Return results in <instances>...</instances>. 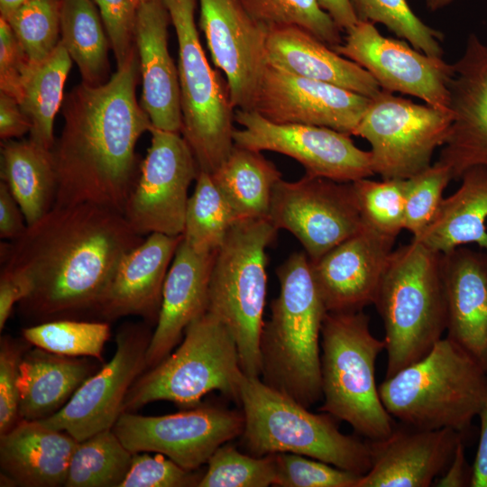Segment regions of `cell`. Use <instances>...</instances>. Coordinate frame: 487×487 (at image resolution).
Here are the masks:
<instances>
[{
  "label": "cell",
  "instance_id": "obj_36",
  "mask_svg": "<svg viewBox=\"0 0 487 487\" xmlns=\"http://www.w3.org/2000/svg\"><path fill=\"white\" fill-rule=\"evenodd\" d=\"M235 222L211 174L199 170L187 205L181 234L184 241L197 252H216Z\"/></svg>",
  "mask_w": 487,
  "mask_h": 487
},
{
  "label": "cell",
  "instance_id": "obj_15",
  "mask_svg": "<svg viewBox=\"0 0 487 487\" xmlns=\"http://www.w3.org/2000/svg\"><path fill=\"white\" fill-rule=\"evenodd\" d=\"M244 425L242 412L201 406L164 416L124 411L112 429L133 454L160 453L187 470H197L220 446L240 436Z\"/></svg>",
  "mask_w": 487,
  "mask_h": 487
},
{
  "label": "cell",
  "instance_id": "obj_37",
  "mask_svg": "<svg viewBox=\"0 0 487 487\" xmlns=\"http://www.w3.org/2000/svg\"><path fill=\"white\" fill-rule=\"evenodd\" d=\"M247 13L267 30L298 26L332 47L342 43L343 32L317 0H240Z\"/></svg>",
  "mask_w": 487,
  "mask_h": 487
},
{
  "label": "cell",
  "instance_id": "obj_38",
  "mask_svg": "<svg viewBox=\"0 0 487 487\" xmlns=\"http://www.w3.org/2000/svg\"><path fill=\"white\" fill-rule=\"evenodd\" d=\"M23 335L27 342L44 351L101 361L110 327L106 322L53 319L24 328Z\"/></svg>",
  "mask_w": 487,
  "mask_h": 487
},
{
  "label": "cell",
  "instance_id": "obj_54",
  "mask_svg": "<svg viewBox=\"0 0 487 487\" xmlns=\"http://www.w3.org/2000/svg\"><path fill=\"white\" fill-rule=\"evenodd\" d=\"M317 1L342 31H348L358 23L351 0Z\"/></svg>",
  "mask_w": 487,
  "mask_h": 487
},
{
  "label": "cell",
  "instance_id": "obj_9",
  "mask_svg": "<svg viewBox=\"0 0 487 487\" xmlns=\"http://www.w3.org/2000/svg\"><path fill=\"white\" fill-rule=\"evenodd\" d=\"M244 374L234 336L218 318L206 312L187 326L174 353L133 382L124 411L133 412L157 400L194 407L213 391L239 403Z\"/></svg>",
  "mask_w": 487,
  "mask_h": 487
},
{
  "label": "cell",
  "instance_id": "obj_11",
  "mask_svg": "<svg viewBox=\"0 0 487 487\" xmlns=\"http://www.w3.org/2000/svg\"><path fill=\"white\" fill-rule=\"evenodd\" d=\"M453 121L450 109L381 90L370 99L353 135L371 145L372 170L381 179H409L430 167Z\"/></svg>",
  "mask_w": 487,
  "mask_h": 487
},
{
  "label": "cell",
  "instance_id": "obj_49",
  "mask_svg": "<svg viewBox=\"0 0 487 487\" xmlns=\"http://www.w3.org/2000/svg\"><path fill=\"white\" fill-rule=\"evenodd\" d=\"M24 215L7 185L0 182V237L14 241L26 230Z\"/></svg>",
  "mask_w": 487,
  "mask_h": 487
},
{
  "label": "cell",
  "instance_id": "obj_45",
  "mask_svg": "<svg viewBox=\"0 0 487 487\" xmlns=\"http://www.w3.org/2000/svg\"><path fill=\"white\" fill-rule=\"evenodd\" d=\"M202 473L187 470L157 453L133 454L129 471L120 487H189L198 486Z\"/></svg>",
  "mask_w": 487,
  "mask_h": 487
},
{
  "label": "cell",
  "instance_id": "obj_24",
  "mask_svg": "<svg viewBox=\"0 0 487 487\" xmlns=\"http://www.w3.org/2000/svg\"><path fill=\"white\" fill-rule=\"evenodd\" d=\"M170 22L162 0L140 3L135 41L142 84L141 106L153 127L181 133L179 72L168 49Z\"/></svg>",
  "mask_w": 487,
  "mask_h": 487
},
{
  "label": "cell",
  "instance_id": "obj_17",
  "mask_svg": "<svg viewBox=\"0 0 487 487\" xmlns=\"http://www.w3.org/2000/svg\"><path fill=\"white\" fill-rule=\"evenodd\" d=\"M341 44L332 49L366 69L382 90L416 96L426 104L449 109L452 64L385 37L373 23L358 21Z\"/></svg>",
  "mask_w": 487,
  "mask_h": 487
},
{
  "label": "cell",
  "instance_id": "obj_4",
  "mask_svg": "<svg viewBox=\"0 0 487 487\" xmlns=\"http://www.w3.org/2000/svg\"><path fill=\"white\" fill-rule=\"evenodd\" d=\"M441 257L412 239L388 260L372 303L385 329L386 377L424 357L446 331Z\"/></svg>",
  "mask_w": 487,
  "mask_h": 487
},
{
  "label": "cell",
  "instance_id": "obj_35",
  "mask_svg": "<svg viewBox=\"0 0 487 487\" xmlns=\"http://www.w3.org/2000/svg\"><path fill=\"white\" fill-rule=\"evenodd\" d=\"M133 458L112 428L78 442L70 457L66 487H120Z\"/></svg>",
  "mask_w": 487,
  "mask_h": 487
},
{
  "label": "cell",
  "instance_id": "obj_13",
  "mask_svg": "<svg viewBox=\"0 0 487 487\" xmlns=\"http://www.w3.org/2000/svg\"><path fill=\"white\" fill-rule=\"evenodd\" d=\"M269 219L277 230L292 234L309 261L359 232L363 225L352 182L305 174L274 186Z\"/></svg>",
  "mask_w": 487,
  "mask_h": 487
},
{
  "label": "cell",
  "instance_id": "obj_10",
  "mask_svg": "<svg viewBox=\"0 0 487 487\" xmlns=\"http://www.w3.org/2000/svg\"><path fill=\"white\" fill-rule=\"evenodd\" d=\"M178 41L181 134L190 146L199 170L216 171L229 156L234 142V108L226 82L205 54L195 20L197 0H162Z\"/></svg>",
  "mask_w": 487,
  "mask_h": 487
},
{
  "label": "cell",
  "instance_id": "obj_22",
  "mask_svg": "<svg viewBox=\"0 0 487 487\" xmlns=\"http://www.w3.org/2000/svg\"><path fill=\"white\" fill-rule=\"evenodd\" d=\"M463 435L395 423L386 437L367 439L372 467L356 487H428L446 469Z\"/></svg>",
  "mask_w": 487,
  "mask_h": 487
},
{
  "label": "cell",
  "instance_id": "obj_30",
  "mask_svg": "<svg viewBox=\"0 0 487 487\" xmlns=\"http://www.w3.org/2000/svg\"><path fill=\"white\" fill-rule=\"evenodd\" d=\"M87 361L35 349L19 365L20 419L40 420L60 410L92 374Z\"/></svg>",
  "mask_w": 487,
  "mask_h": 487
},
{
  "label": "cell",
  "instance_id": "obj_7",
  "mask_svg": "<svg viewBox=\"0 0 487 487\" xmlns=\"http://www.w3.org/2000/svg\"><path fill=\"white\" fill-rule=\"evenodd\" d=\"M319 410L347 422L368 440L389 436L395 425L383 406L375 379L385 340L376 338L363 311L327 312L321 329Z\"/></svg>",
  "mask_w": 487,
  "mask_h": 487
},
{
  "label": "cell",
  "instance_id": "obj_27",
  "mask_svg": "<svg viewBox=\"0 0 487 487\" xmlns=\"http://www.w3.org/2000/svg\"><path fill=\"white\" fill-rule=\"evenodd\" d=\"M267 62L289 73L326 82L372 98L381 90L373 77L298 26L268 30Z\"/></svg>",
  "mask_w": 487,
  "mask_h": 487
},
{
  "label": "cell",
  "instance_id": "obj_52",
  "mask_svg": "<svg viewBox=\"0 0 487 487\" xmlns=\"http://www.w3.org/2000/svg\"><path fill=\"white\" fill-rule=\"evenodd\" d=\"M472 470L469 471L464 455L463 440L460 441L455 455L440 478L436 480V486L439 487H464L470 486Z\"/></svg>",
  "mask_w": 487,
  "mask_h": 487
},
{
  "label": "cell",
  "instance_id": "obj_40",
  "mask_svg": "<svg viewBox=\"0 0 487 487\" xmlns=\"http://www.w3.org/2000/svg\"><path fill=\"white\" fill-rule=\"evenodd\" d=\"M352 186L363 225L396 239L404 229L405 179L363 178Z\"/></svg>",
  "mask_w": 487,
  "mask_h": 487
},
{
  "label": "cell",
  "instance_id": "obj_44",
  "mask_svg": "<svg viewBox=\"0 0 487 487\" xmlns=\"http://www.w3.org/2000/svg\"><path fill=\"white\" fill-rule=\"evenodd\" d=\"M280 487H356L362 475L308 456L275 454Z\"/></svg>",
  "mask_w": 487,
  "mask_h": 487
},
{
  "label": "cell",
  "instance_id": "obj_23",
  "mask_svg": "<svg viewBox=\"0 0 487 487\" xmlns=\"http://www.w3.org/2000/svg\"><path fill=\"white\" fill-rule=\"evenodd\" d=\"M182 235L148 234L116 266L95 311L105 319L140 316L157 322L164 281Z\"/></svg>",
  "mask_w": 487,
  "mask_h": 487
},
{
  "label": "cell",
  "instance_id": "obj_47",
  "mask_svg": "<svg viewBox=\"0 0 487 487\" xmlns=\"http://www.w3.org/2000/svg\"><path fill=\"white\" fill-rule=\"evenodd\" d=\"M21 352L15 344L2 338L0 350V435L20 419L18 377Z\"/></svg>",
  "mask_w": 487,
  "mask_h": 487
},
{
  "label": "cell",
  "instance_id": "obj_31",
  "mask_svg": "<svg viewBox=\"0 0 487 487\" xmlns=\"http://www.w3.org/2000/svg\"><path fill=\"white\" fill-rule=\"evenodd\" d=\"M0 176L19 204L27 225L55 206L58 185L51 150L30 139L4 141Z\"/></svg>",
  "mask_w": 487,
  "mask_h": 487
},
{
  "label": "cell",
  "instance_id": "obj_29",
  "mask_svg": "<svg viewBox=\"0 0 487 487\" xmlns=\"http://www.w3.org/2000/svg\"><path fill=\"white\" fill-rule=\"evenodd\" d=\"M460 179V187L443 198L429 225L412 239L440 253L468 244L487 252V167L471 168Z\"/></svg>",
  "mask_w": 487,
  "mask_h": 487
},
{
  "label": "cell",
  "instance_id": "obj_33",
  "mask_svg": "<svg viewBox=\"0 0 487 487\" xmlns=\"http://www.w3.org/2000/svg\"><path fill=\"white\" fill-rule=\"evenodd\" d=\"M72 60L61 41L45 60L30 62L22 82L19 105L31 123L29 139L52 150L55 116L62 106Z\"/></svg>",
  "mask_w": 487,
  "mask_h": 487
},
{
  "label": "cell",
  "instance_id": "obj_56",
  "mask_svg": "<svg viewBox=\"0 0 487 487\" xmlns=\"http://www.w3.org/2000/svg\"><path fill=\"white\" fill-rule=\"evenodd\" d=\"M427 7L432 11L436 12L437 10L443 9L455 2V0H424Z\"/></svg>",
  "mask_w": 487,
  "mask_h": 487
},
{
  "label": "cell",
  "instance_id": "obj_18",
  "mask_svg": "<svg viewBox=\"0 0 487 487\" xmlns=\"http://www.w3.org/2000/svg\"><path fill=\"white\" fill-rule=\"evenodd\" d=\"M199 27L215 66L225 77L234 109L253 110L268 64V30L240 0H198Z\"/></svg>",
  "mask_w": 487,
  "mask_h": 487
},
{
  "label": "cell",
  "instance_id": "obj_43",
  "mask_svg": "<svg viewBox=\"0 0 487 487\" xmlns=\"http://www.w3.org/2000/svg\"><path fill=\"white\" fill-rule=\"evenodd\" d=\"M452 179L449 169L437 162L405 179L404 229L412 238H418L432 222Z\"/></svg>",
  "mask_w": 487,
  "mask_h": 487
},
{
  "label": "cell",
  "instance_id": "obj_34",
  "mask_svg": "<svg viewBox=\"0 0 487 487\" xmlns=\"http://www.w3.org/2000/svg\"><path fill=\"white\" fill-rule=\"evenodd\" d=\"M60 36L83 83L98 86L109 79L110 41L91 0L60 1Z\"/></svg>",
  "mask_w": 487,
  "mask_h": 487
},
{
  "label": "cell",
  "instance_id": "obj_16",
  "mask_svg": "<svg viewBox=\"0 0 487 487\" xmlns=\"http://www.w3.org/2000/svg\"><path fill=\"white\" fill-rule=\"evenodd\" d=\"M152 335L146 325L126 324L116 335L113 358L89 376L56 413L38 420L81 442L112 428L124 412L126 395L146 365Z\"/></svg>",
  "mask_w": 487,
  "mask_h": 487
},
{
  "label": "cell",
  "instance_id": "obj_57",
  "mask_svg": "<svg viewBox=\"0 0 487 487\" xmlns=\"http://www.w3.org/2000/svg\"><path fill=\"white\" fill-rule=\"evenodd\" d=\"M140 3H142V2H146V1H149V0H139Z\"/></svg>",
  "mask_w": 487,
  "mask_h": 487
},
{
  "label": "cell",
  "instance_id": "obj_32",
  "mask_svg": "<svg viewBox=\"0 0 487 487\" xmlns=\"http://www.w3.org/2000/svg\"><path fill=\"white\" fill-rule=\"evenodd\" d=\"M211 177L236 222L269 218L272 190L281 173L262 152L234 144Z\"/></svg>",
  "mask_w": 487,
  "mask_h": 487
},
{
  "label": "cell",
  "instance_id": "obj_51",
  "mask_svg": "<svg viewBox=\"0 0 487 487\" xmlns=\"http://www.w3.org/2000/svg\"><path fill=\"white\" fill-rule=\"evenodd\" d=\"M31 292L28 281L15 273L1 270L0 329L5 326L15 303L25 299Z\"/></svg>",
  "mask_w": 487,
  "mask_h": 487
},
{
  "label": "cell",
  "instance_id": "obj_19",
  "mask_svg": "<svg viewBox=\"0 0 487 487\" xmlns=\"http://www.w3.org/2000/svg\"><path fill=\"white\" fill-rule=\"evenodd\" d=\"M370 99L267 64L253 110L276 124L327 127L353 135Z\"/></svg>",
  "mask_w": 487,
  "mask_h": 487
},
{
  "label": "cell",
  "instance_id": "obj_6",
  "mask_svg": "<svg viewBox=\"0 0 487 487\" xmlns=\"http://www.w3.org/2000/svg\"><path fill=\"white\" fill-rule=\"evenodd\" d=\"M239 404L244 419L241 445L253 456L292 453L364 475L372 467L367 439L342 433L327 413L316 414L260 377L244 374Z\"/></svg>",
  "mask_w": 487,
  "mask_h": 487
},
{
  "label": "cell",
  "instance_id": "obj_5",
  "mask_svg": "<svg viewBox=\"0 0 487 487\" xmlns=\"http://www.w3.org/2000/svg\"><path fill=\"white\" fill-rule=\"evenodd\" d=\"M381 402L399 422L466 432L487 394V370L447 336L420 360L386 377Z\"/></svg>",
  "mask_w": 487,
  "mask_h": 487
},
{
  "label": "cell",
  "instance_id": "obj_12",
  "mask_svg": "<svg viewBox=\"0 0 487 487\" xmlns=\"http://www.w3.org/2000/svg\"><path fill=\"white\" fill-rule=\"evenodd\" d=\"M151 145L142 160L124 216L140 235H181L188 191L198 177L196 157L182 134L152 126Z\"/></svg>",
  "mask_w": 487,
  "mask_h": 487
},
{
  "label": "cell",
  "instance_id": "obj_8",
  "mask_svg": "<svg viewBox=\"0 0 487 487\" xmlns=\"http://www.w3.org/2000/svg\"><path fill=\"white\" fill-rule=\"evenodd\" d=\"M278 230L269 218L235 222L216 252L207 312L230 331L243 372L261 377L260 340L267 289L266 249Z\"/></svg>",
  "mask_w": 487,
  "mask_h": 487
},
{
  "label": "cell",
  "instance_id": "obj_2",
  "mask_svg": "<svg viewBox=\"0 0 487 487\" xmlns=\"http://www.w3.org/2000/svg\"><path fill=\"white\" fill-rule=\"evenodd\" d=\"M137 51L98 86L81 82L64 96V126L51 150L55 206L93 204L124 214L139 176L135 152L152 122L137 101Z\"/></svg>",
  "mask_w": 487,
  "mask_h": 487
},
{
  "label": "cell",
  "instance_id": "obj_46",
  "mask_svg": "<svg viewBox=\"0 0 487 487\" xmlns=\"http://www.w3.org/2000/svg\"><path fill=\"white\" fill-rule=\"evenodd\" d=\"M116 60L122 68L137 51L135 30L139 0H94Z\"/></svg>",
  "mask_w": 487,
  "mask_h": 487
},
{
  "label": "cell",
  "instance_id": "obj_55",
  "mask_svg": "<svg viewBox=\"0 0 487 487\" xmlns=\"http://www.w3.org/2000/svg\"><path fill=\"white\" fill-rule=\"evenodd\" d=\"M30 0H0V13L4 18L8 17L19 7Z\"/></svg>",
  "mask_w": 487,
  "mask_h": 487
},
{
  "label": "cell",
  "instance_id": "obj_14",
  "mask_svg": "<svg viewBox=\"0 0 487 487\" xmlns=\"http://www.w3.org/2000/svg\"><path fill=\"white\" fill-rule=\"evenodd\" d=\"M234 142L254 151L274 152L300 163L306 174L339 182L372 176L370 151L355 145L350 134L321 126L276 124L253 110H234Z\"/></svg>",
  "mask_w": 487,
  "mask_h": 487
},
{
  "label": "cell",
  "instance_id": "obj_48",
  "mask_svg": "<svg viewBox=\"0 0 487 487\" xmlns=\"http://www.w3.org/2000/svg\"><path fill=\"white\" fill-rule=\"evenodd\" d=\"M7 21L0 18V91L19 101L22 82L30 64Z\"/></svg>",
  "mask_w": 487,
  "mask_h": 487
},
{
  "label": "cell",
  "instance_id": "obj_26",
  "mask_svg": "<svg viewBox=\"0 0 487 487\" xmlns=\"http://www.w3.org/2000/svg\"><path fill=\"white\" fill-rule=\"evenodd\" d=\"M447 337L487 370V252L442 253Z\"/></svg>",
  "mask_w": 487,
  "mask_h": 487
},
{
  "label": "cell",
  "instance_id": "obj_21",
  "mask_svg": "<svg viewBox=\"0 0 487 487\" xmlns=\"http://www.w3.org/2000/svg\"><path fill=\"white\" fill-rule=\"evenodd\" d=\"M395 240L363 225L317 260L309 261L327 312L361 311L373 303Z\"/></svg>",
  "mask_w": 487,
  "mask_h": 487
},
{
  "label": "cell",
  "instance_id": "obj_25",
  "mask_svg": "<svg viewBox=\"0 0 487 487\" xmlns=\"http://www.w3.org/2000/svg\"><path fill=\"white\" fill-rule=\"evenodd\" d=\"M215 255L216 252L195 251L181 238L164 281L159 317L146 352L147 368L165 359L187 326L207 312Z\"/></svg>",
  "mask_w": 487,
  "mask_h": 487
},
{
  "label": "cell",
  "instance_id": "obj_28",
  "mask_svg": "<svg viewBox=\"0 0 487 487\" xmlns=\"http://www.w3.org/2000/svg\"><path fill=\"white\" fill-rule=\"evenodd\" d=\"M78 441L38 420L19 419L0 435V464L10 482L23 486H64Z\"/></svg>",
  "mask_w": 487,
  "mask_h": 487
},
{
  "label": "cell",
  "instance_id": "obj_41",
  "mask_svg": "<svg viewBox=\"0 0 487 487\" xmlns=\"http://www.w3.org/2000/svg\"><path fill=\"white\" fill-rule=\"evenodd\" d=\"M207 464L198 487H267L276 482L275 454L253 456L225 443L213 453Z\"/></svg>",
  "mask_w": 487,
  "mask_h": 487
},
{
  "label": "cell",
  "instance_id": "obj_39",
  "mask_svg": "<svg viewBox=\"0 0 487 487\" xmlns=\"http://www.w3.org/2000/svg\"><path fill=\"white\" fill-rule=\"evenodd\" d=\"M351 3L358 21L381 23L415 49L442 58V32L422 22L407 0H351Z\"/></svg>",
  "mask_w": 487,
  "mask_h": 487
},
{
  "label": "cell",
  "instance_id": "obj_42",
  "mask_svg": "<svg viewBox=\"0 0 487 487\" xmlns=\"http://www.w3.org/2000/svg\"><path fill=\"white\" fill-rule=\"evenodd\" d=\"M60 1L30 0L5 18L31 62L45 60L60 41Z\"/></svg>",
  "mask_w": 487,
  "mask_h": 487
},
{
  "label": "cell",
  "instance_id": "obj_53",
  "mask_svg": "<svg viewBox=\"0 0 487 487\" xmlns=\"http://www.w3.org/2000/svg\"><path fill=\"white\" fill-rule=\"evenodd\" d=\"M481 429L478 449L472 467L471 487H487V394L478 414Z\"/></svg>",
  "mask_w": 487,
  "mask_h": 487
},
{
  "label": "cell",
  "instance_id": "obj_1",
  "mask_svg": "<svg viewBox=\"0 0 487 487\" xmlns=\"http://www.w3.org/2000/svg\"><path fill=\"white\" fill-rule=\"evenodd\" d=\"M124 215L78 204L48 212L10 244H1L2 270L22 276L31 288L23 309L61 319L96 309L122 258L143 241Z\"/></svg>",
  "mask_w": 487,
  "mask_h": 487
},
{
  "label": "cell",
  "instance_id": "obj_20",
  "mask_svg": "<svg viewBox=\"0 0 487 487\" xmlns=\"http://www.w3.org/2000/svg\"><path fill=\"white\" fill-rule=\"evenodd\" d=\"M452 68L453 121L436 162L460 179L471 168L487 167V44L471 33Z\"/></svg>",
  "mask_w": 487,
  "mask_h": 487
},
{
  "label": "cell",
  "instance_id": "obj_50",
  "mask_svg": "<svg viewBox=\"0 0 487 487\" xmlns=\"http://www.w3.org/2000/svg\"><path fill=\"white\" fill-rule=\"evenodd\" d=\"M31 123L18 101L0 91V137L3 141L20 138L30 133Z\"/></svg>",
  "mask_w": 487,
  "mask_h": 487
},
{
  "label": "cell",
  "instance_id": "obj_3",
  "mask_svg": "<svg viewBox=\"0 0 487 487\" xmlns=\"http://www.w3.org/2000/svg\"><path fill=\"white\" fill-rule=\"evenodd\" d=\"M276 273L280 293L262 330L260 378L310 408L322 399L320 339L327 311L305 252L289 255Z\"/></svg>",
  "mask_w": 487,
  "mask_h": 487
}]
</instances>
